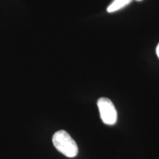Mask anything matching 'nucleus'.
Wrapping results in <instances>:
<instances>
[{"mask_svg": "<svg viewBox=\"0 0 159 159\" xmlns=\"http://www.w3.org/2000/svg\"><path fill=\"white\" fill-rule=\"evenodd\" d=\"M52 143L60 152L69 158H74L78 153V147L76 142L66 131H57L53 135Z\"/></svg>", "mask_w": 159, "mask_h": 159, "instance_id": "nucleus-1", "label": "nucleus"}, {"mask_svg": "<svg viewBox=\"0 0 159 159\" xmlns=\"http://www.w3.org/2000/svg\"><path fill=\"white\" fill-rule=\"evenodd\" d=\"M101 119L105 124L113 125L116 122L117 111L111 99L106 97H101L97 101Z\"/></svg>", "mask_w": 159, "mask_h": 159, "instance_id": "nucleus-2", "label": "nucleus"}, {"mask_svg": "<svg viewBox=\"0 0 159 159\" xmlns=\"http://www.w3.org/2000/svg\"><path fill=\"white\" fill-rule=\"evenodd\" d=\"M133 0H114L107 8L108 13H114L119 10L122 9L125 6L130 4Z\"/></svg>", "mask_w": 159, "mask_h": 159, "instance_id": "nucleus-3", "label": "nucleus"}, {"mask_svg": "<svg viewBox=\"0 0 159 159\" xmlns=\"http://www.w3.org/2000/svg\"><path fill=\"white\" fill-rule=\"evenodd\" d=\"M156 53H157V55H158V57H159V43L157 46V48H156Z\"/></svg>", "mask_w": 159, "mask_h": 159, "instance_id": "nucleus-4", "label": "nucleus"}, {"mask_svg": "<svg viewBox=\"0 0 159 159\" xmlns=\"http://www.w3.org/2000/svg\"><path fill=\"white\" fill-rule=\"evenodd\" d=\"M136 1H139H139H142V0H136Z\"/></svg>", "mask_w": 159, "mask_h": 159, "instance_id": "nucleus-5", "label": "nucleus"}]
</instances>
